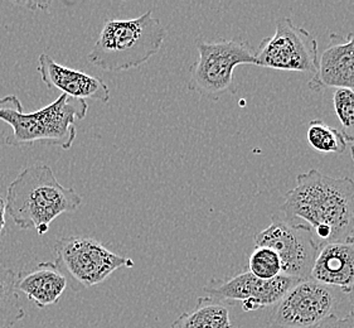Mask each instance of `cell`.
<instances>
[{
    "label": "cell",
    "instance_id": "1",
    "mask_svg": "<svg viewBox=\"0 0 354 328\" xmlns=\"http://www.w3.org/2000/svg\"><path fill=\"white\" fill-rule=\"evenodd\" d=\"M295 182L283 196V217L308 225L320 246L348 237L354 225L353 179L310 170L299 173Z\"/></svg>",
    "mask_w": 354,
    "mask_h": 328
},
{
    "label": "cell",
    "instance_id": "2",
    "mask_svg": "<svg viewBox=\"0 0 354 328\" xmlns=\"http://www.w3.org/2000/svg\"><path fill=\"white\" fill-rule=\"evenodd\" d=\"M82 205V197L72 187L58 182L50 165L36 163L24 168L9 185L7 214L21 230H36L46 235L58 216L72 214Z\"/></svg>",
    "mask_w": 354,
    "mask_h": 328
},
{
    "label": "cell",
    "instance_id": "3",
    "mask_svg": "<svg viewBox=\"0 0 354 328\" xmlns=\"http://www.w3.org/2000/svg\"><path fill=\"white\" fill-rule=\"evenodd\" d=\"M87 110V101L62 93L50 105L26 113L17 95L3 96L0 98V120L13 129V133L6 138V143L12 147L48 144L71 149L77 136L76 122L85 119Z\"/></svg>",
    "mask_w": 354,
    "mask_h": 328
},
{
    "label": "cell",
    "instance_id": "4",
    "mask_svg": "<svg viewBox=\"0 0 354 328\" xmlns=\"http://www.w3.org/2000/svg\"><path fill=\"white\" fill-rule=\"evenodd\" d=\"M165 38L167 30L151 10L133 19H106L87 58L104 71H128L156 56Z\"/></svg>",
    "mask_w": 354,
    "mask_h": 328
},
{
    "label": "cell",
    "instance_id": "5",
    "mask_svg": "<svg viewBox=\"0 0 354 328\" xmlns=\"http://www.w3.org/2000/svg\"><path fill=\"white\" fill-rule=\"evenodd\" d=\"M55 264L75 293L101 284L113 271L133 268L130 257L115 254L102 244L87 236H64L57 240Z\"/></svg>",
    "mask_w": 354,
    "mask_h": 328
},
{
    "label": "cell",
    "instance_id": "6",
    "mask_svg": "<svg viewBox=\"0 0 354 328\" xmlns=\"http://www.w3.org/2000/svg\"><path fill=\"white\" fill-rule=\"evenodd\" d=\"M198 58L191 67L188 89L218 100L223 93H236L234 69L240 64H256L255 51L243 39L199 41Z\"/></svg>",
    "mask_w": 354,
    "mask_h": 328
},
{
    "label": "cell",
    "instance_id": "7",
    "mask_svg": "<svg viewBox=\"0 0 354 328\" xmlns=\"http://www.w3.org/2000/svg\"><path fill=\"white\" fill-rule=\"evenodd\" d=\"M271 224L255 235V246H266L277 253L281 274L291 278L310 279L319 245L312 228L291 221L283 215H271Z\"/></svg>",
    "mask_w": 354,
    "mask_h": 328
},
{
    "label": "cell",
    "instance_id": "8",
    "mask_svg": "<svg viewBox=\"0 0 354 328\" xmlns=\"http://www.w3.org/2000/svg\"><path fill=\"white\" fill-rule=\"evenodd\" d=\"M318 42L306 29L289 17L277 19L275 35L266 37L256 50V66L277 71L315 73L318 70Z\"/></svg>",
    "mask_w": 354,
    "mask_h": 328
},
{
    "label": "cell",
    "instance_id": "9",
    "mask_svg": "<svg viewBox=\"0 0 354 328\" xmlns=\"http://www.w3.org/2000/svg\"><path fill=\"white\" fill-rule=\"evenodd\" d=\"M339 291L313 279L300 280L277 302L270 313L275 328H313L333 316L339 304Z\"/></svg>",
    "mask_w": 354,
    "mask_h": 328
},
{
    "label": "cell",
    "instance_id": "10",
    "mask_svg": "<svg viewBox=\"0 0 354 328\" xmlns=\"http://www.w3.org/2000/svg\"><path fill=\"white\" fill-rule=\"evenodd\" d=\"M300 279L279 275L277 278H257L250 271H243L230 279L212 278L203 288L208 297L222 302H241L246 312L274 307ZM230 304V303H228Z\"/></svg>",
    "mask_w": 354,
    "mask_h": 328
},
{
    "label": "cell",
    "instance_id": "11",
    "mask_svg": "<svg viewBox=\"0 0 354 328\" xmlns=\"http://www.w3.org/2000/svg\"><path fill=\"white\" fill-rule=\"evenodd\" d=\"M308 86L314 93L329 87L354 91V32L346 37L330 33L329 44L319 58L318 70Z\"/></svg>",
    "mask_w": 354,
    "mask_h": 328
},
{
    "label": "cell",
    "instance_id": "12",
    "mask_svg": "<svg viewBox=\"0 0 354 328\" xmlns=\"http://www.w3.org/2000/svg\"><path fill=\"white\" fill-rule=\"evenodd\" d=\"M37 70L46 85L62 91L64 95L80 100H96L104 104L110 101V89L104 80L57 64L47 53H42L38 58Z\"/></svg>",
    "mask_w": 354,
    "mask_h": 328
},
{
    "label": "cell",
    "instance_id": "13",
    "mask_svg": "<svg viewBox=\"0 0 354 328\" xmlns=\"http://www.w3.org/2000/svg\"><path fill=\"white\" fill-rule=\"evenodd\" d=\"M310 279L346 294L351 292L354 286V236L322 245Z\"/></svg>",
    "mask_w": 354,
    "mask_h": 328
},
{
    "label": "cell",
    "instance_id": "14",
    "mask_svg": "<svg viewBox=\"0 0 354 328\" xmlns=\"http://www.w3.org/2000/svg\"><path fill=\"white\" fill-rule=\"evenodd\" d=\"M17 288L43 309L59 302L67 288V280L55 263L43 262L32 269L19 271Z\"/></svg>",
    "mask_w": 354,
    "mask_h": 328
},
{
    "label": "cell",
    "instance_id": "15",
    "mask_svg": "<svg viewBox=\"0 0 354 328\" xmlns=\"http://www.w3.org/2000/svg\"><path fill=\"white\" fill-rule=\"evenodd\" d=\"M170 328H232L228 303L212 297H199L196 307L182 313Z\"/></svg>",
    "mask_w": 354,
    "mask_h": 328
},
{
    "label": "cell",
    "instance_id": "16",
    "mask_svg": "<svg viewBox=\"0 0 354 328\" xmlns=\"http://www.w3.org/2000/svg\"><path fill=\"white\" fill-rule=\"evenodd\" d=\"M17 282L18 273L0 264V328H13L26 317Z\"/></svg>",
    "mask_w": 354,
    "mask_h": 328
},
{
    "label": "cell",
    "instance_id": "17",
    "mask_svg": "<svg viewBox=\"0 0 354 328\" xmlns=\"http://www.w3.org/2000/svg\"><path fill=\"white\" fill-rule=\"evenodd\" d=\"M308 143L313 149L322 154H343L348 142L343 133L323 120H312L306 131Z\"/></svg>",
    "mask_w": 354,
    "mask_h": 328
},
{
    "label": "cell",
    "instance_id": "18",
    "mask_svg": "<svg viewBox=\"0 0 354 328\" xmlns=\"http://www.w3.org/2000/svg\"><path fill=\"white\" fill-rule=\"evenodd\" d=\"M281 262L274 250L266 246H255L250 255L248 271L257 278L268 280L281 275Z\"/></svg>",
    "mask_w": 354,
    "mask_h": 328
},
{
    "label": "cell",
    "instance_id": "19",
    "mask_svg": "<svg viewBox=\"0 0 354 328\" xmlns=\"http://www.w3.org/2000/svg\"><path fill=\"white\" fill-rule=\"evenodd\" d=\"M335 114L343 129L348 143L354 140V91L349 89H335L333 93Z\"/></svg>",
    "mask_w": 354,
    "mask_h": 328
},
{
    "label": "cell",
    "instance_id": "20",
    "mask_svg": "<svg viewBox=\"0 0 354 328\" xmlns=\"http://www.w3.org/2000/svg\"><path fill=\"white\" fill-rule=\"evenodd\" d=\"M313 328H354V313L351 312L342 318L333 314Z\"/></svg>",
    "mask_w": 354,
    "mask_h": 328
},
{
    "label": "cell",
    "instance_id": "21",
    "mask_svg": "<svg viewBox=\"0 0 354 328\" xmlns=\"http://www.w3.org/2000/svg\"><path fill=\"white\" fill-rule=\"evenodd\" d=\"M6 215H7V208H6V199H3V197L0 196V235L3 234L4 228H6V226H7Z\"/></svg>",
    "mask_w": 354,
    "mask_h": 328
},
{
    "label": "cell",
    "instance_id": "22",
    "mask_svg": "<svg viewBox=\"0 0 354 328\" xmlns=\"http://www.w3.org/2000/svg\"><path fill=\"white\" fill-rule=\"evenodd\" d=\"M348 297H349V302H351V306H352V312L354 313V286L353 289L348 293Z\"/></svg>",
    "mask_w": 354,
    "mask_h": 328
},
{
    "label": "cell",
    "instance_id": "23",
    "mask_svg": "<svg viewBox=\"0 0 354 328\" xmlns=\"http://www.w3.org/2000/svg\"><path fill=\"white\" fill-rule=\"evenodd\" d=\"M349 144H351V157H352L354 162V140L353 142H351Z\"/></svg>",
    "mask_w": 354,
    "mask_h": 328
}]
</instances>
